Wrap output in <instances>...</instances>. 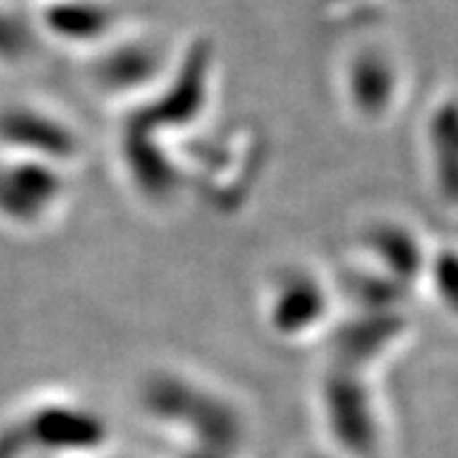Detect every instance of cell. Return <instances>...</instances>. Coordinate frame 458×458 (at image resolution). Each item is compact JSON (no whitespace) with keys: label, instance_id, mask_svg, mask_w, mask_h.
I'll list each match as a JSON object with an SVG mask.
<instances>
[{"label":"cell","instance_id":"obj_1","mask_svg":"<svg viewBox=\"0 0 458 458\" xmlns=\"http://www.w3.org/2000/svg\"><path fill=\"white\" fill-rule=\"evenodd\" d=\"M49 23L59 33L66 36H89V33L99 31L107 26V18L102 8H95L87 0H72L59 5L56 11H51Z\"/></svg>","mask_w":458,"mask_h":458}]
</instances>
